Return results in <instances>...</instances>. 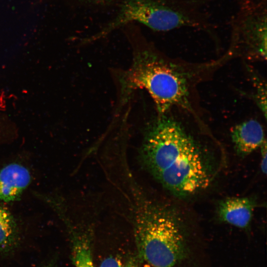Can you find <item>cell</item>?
<instances>
[{"instance_id": "6da1fadb", "label": "cell", "mask_w": 267, "mask_h": 267, "mask_svg": "<svg viewBox=\"0 0 267 267\" xmlns=\"http://www.w3.org/2000/svg\"><path fill=\"white\" fill-rule=\"evenodd\" d=\"M144 168L167 190L187 196L207 188L211 175L199 147L180 124L159 116L140 148Z\"/></svg>"}, {"instance_id": "7a4b0ae2", "label": "cell", "mask_w": 267, "mask_h": 267, "mask_svg": "<svg viewBox=\"0 0 267 267\" xmlns=\"http://www.w3.org/2000/svg\"><path fill=\"white\" fill-rule=\"evenodd\" d=\"M131 187L138 258L151 267H174L187 254L179 217L171 208L147 197L135 185Z\"/></svg>"}, {"instance_id": "3957f363", "label": "cell", "mask_w": 267, "mask_h": 267, "mask_svg": "<svg viewBox=\"0 0 267 267\" xmlns=\"http://www.w3.org/2000/svg\"><path fill=\"white\" fill-rule=\"evenodd\" d=\"M121 29L134 48L133 66L123 79L125 91L145 89L153 99L159 116L175 105L188 107L185 76L157 53L137 24L131 23Z\"/></svg>"}, {"instance_id": "277c9868", "label": "cell", "mask_w": 267, "mask_h": 267, "mask_svg": "<svg viewBox=\"0 0 267 267\" xmlns=\"http://www.w3.org/2000/svg\"><path fill=\"white\" fill-rule=\"evenodd\" d=\"M208 0H122L112 18L83 40L90 42L104 38L131 23L157 32L193 28L215 37V27L204 9Z\"/></svg>"}, {"instance_id": "5b68a950", "label": "cell", "mask_w": 267, "mask_h": 267, "mask_svg": "<svg viewBox=\"0 0 267 267\" xmlns=\"http://www.w3.org/2000/svg\"><path fill=\"white\" fill-rule=\"evenodd\" d=\"M231 23V48L267 57V0H238Z\"/></svg>"}, {"instance_id": "8992f818", "label": "cell", "mask_w": 267, "mask_h": 267, "mask_svg": "<svg viewBox=\"0 0 267 267\" xmlns=\"http://www.w3.org/2000/svg\"><path fill=\"white\" fill-rule=\"evenodd\" d=\"M31 180L29 170L24 166L9 164L0 170V200L11 202L17 199Z\"/></svg>"}, {"instance_id": "52a82bcc", "label": "cell", "mask_w": 267, "mask_h": 267, "mask_svg": "<svg viewBox=\"0 0 267 267\" xmlns=\"http://www.w3.org/2000/svg\"><path fill=\"white\" fill-rule=\"evenodd\" d=\"M231 136L236 152L242 156L250 154L266 141L263 126L254 119L246 121L233 127Z\"/></svg>"}, {"instance_id": "ba28073f", "label": "cell", "mask_w": 267, "mask_h": 267, "mask_svg": "<svg viewBox=\"0 0 267 267\" xmlns=\"http://www.w3.org/2000/svg\"><path fill=\"white\" fill-rule=\"evenodd\" d=\"M255 202L248 197L227 198L219 204L218 215L220 219L234 226L245 228L252 220Z\"/></svg>"}, {"instance_id": "9c48e42d", "label": "cell", "mask_w": 267, "mask_h": 267, "mask_svg": "<svg viewBox=\"0 0 267 267\" xmlns=\"http://www.w3.org/2000/svg\"><path fill=\"white\" fill-rule=\"evenodd\" d=\"M72 242V258L76 267H94L91 255L92 233L89 227L68 224Z\"/></svg>"}, {"instance_id": "30bf717a", "label": "cell", "mask_w": 267, "mask_h": 267, "mask_svg": "<svg viewBox=\"0 0 267 267\" xmlns=\"http://www.w3.org/2000/svg\"><path fill=\"white\" fill-rule=\"evenodd\" d=\"M18 239L16 222L10 213L0 205V253L13 249Z\"/></svg>"}, {"instance_id": "8fae6325", "label": "cell", "mask_w": 267, "mask_h": 267, "mask_svg": "<svg viewBox=\"0 0 267 267\" xmlns=\"http://www.w3.org/2000/svg\"><path fill=\"white\" fill-rule=\"evenodd\" d=\"M76 5L89 9L105 10L117 7L122 0H70Z\"/></svg>"}, {"instance_id": "7c38bea8", "label": "cell", "mask_w": 267, "mask_h": 267, "mask_svg": "<svg viewBox=\"0 0 267 267\" xmlns=\"http://www.w3.org/2000/svg\"><path fill=\"white\" fill-rule=\"evenodd\" d=\"M139 260L135 257H110L105 259L99 267H141Z\"/></svg>"}, {"instance_id": "4fadbf2b", "label": "cell", "mask_w": 267, "mask_h": 267, "mask_svg": "<svg viewBox=\"0 0 267 267\" xmlns=\"http://www.w3.org/2000/svg\"><path fill=\"white\" fill-rule=\"evenodd\" d=\"M261 151V168L264 174H267V150L266 141L260 147Z\"/></svg>"}]
</instances>
